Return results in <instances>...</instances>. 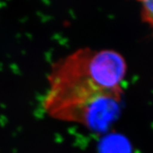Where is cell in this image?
Masks as SVG:
<instances>
[{
    "label": "cell",
    "mask_w": 153,
    "mask_h": 153,
    "mask_svg": "<svg viewBox=\"0 0 153 153\" xmlns=\"http://www.w3.org/2000/svg\"><path fill=\"white\" fill-rule=\"evenodd\" d=\"M141 4V18L153 31V0H137Z\"/></svg>",
    "instance_id": "cell-2"
},
{
    "label": "cell",
    "mask_w": 153,
    "mask_h": 153,
    "mask_svg": "<svg viewBox=\"0 0 153 153\" xmlns=\"http://www.w3.org/2000/svg\"><path fill=\"white\" fill-rule=\"evenodd\" d=\"M127 71L126 59L117 51L79 48L52 66L45 112L90 131H105L119 117Z\"/></svg>",
    "instance_id": "cell-1"
}]
</instances>
